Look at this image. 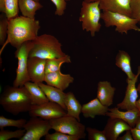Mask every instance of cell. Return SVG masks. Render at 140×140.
<instances>
[{
  "label": "cell",
  "instance_id": "1",
  "mask_svg": "<svg viewBox=\"0 0 140 140\" xmlns=\"http://www.w3.org/2000/svg\"><path fill=\"white\" fill-rule=\"evenodd\" d=\"M40 26L38 20L23 16L8 20L7 38L0 50V53L9 43L17 49L24 42L32 41L38 36Z\"/></svg>",
  "mask_w": 140,
  "mask_h": 140
},
{
  "label": "cell",
  "instance_id": "2",
  "mask_svg": "<svg viewBox=\"0 0 140 140\" xmlns=\"http://www.w3.org/2000/svg\"><path fill=\"white\" fill-rule=\"evenodd\" d=\"M0 104L5 110L14 115L29 112L32 105L30 94L24 86L5 87L0 96Z\"/></svg>",
  "mask_w": 140,
  "mask_h": 140
},
{
  "label": "cell",
  "instance_id": "3",
  "mask_svg": "<svg viewBox=\"0 0 140 140\" xmlns=\"http://www.w3.org/2000/svg\"><path fill=\"white\" fill-rule=\"evenodd\" d=\"M32 41L33 45L28 57H37L46 59L60 58L66 55L62 50L61 43L52 35L43 34Z\"/></svg>",
  "mask_w": 140,
  "mask_h": 140
},
{
  "label": "cell",
  "instance_id": "4",
  "mask_svg": "<svg viewBox=\"0 0 140 140\" xmlns=\"http://www.w3.org/2000/svg\"><path fill=\"white\" fill-rule=\"evenodd\" d=\"M99 3V1L90 3L83 1L81 9L79 20L82 23V29L89 32L92 37L100 31L101 26L99 21L101 15Z\"/></svg>",
  "mask_w": 140,
  "mask_h": 140
},
{
  "label": "cell",
  "instance_id": "5",
  "mask_svg": "<svg viewBox=\"0 0 140 140\" xmlns=\"http://www.w3.org/2000/svg\"><path fill=\"white\" fill-rule=\"evenodd\" d=\"M101 18L104 21L106 27L115 26V31L122 34H127L130 30L140 31V28L137 25L138 21L136 19L121 13L103 11Z\"/></svg>",
  "mask_w": 140,
  "mask_h": 140
},
{
  "label": "cell",
  "instance_id": "6",
  "mask_svg": "<svg viewBox=\"0 0 140 140\" xmlns=\"http://www.w3.org/2000/svg\"><path fill=\"white\" fill-rule=\"evenodd\" d=\"M49 121L51 129L56 132L76 136L80 139L85 138V125L74 117L66 115Z\"/></svg>",
  "mask_w": 140,
  "mask_h": 140
},
{
  "label": "cell",
  "instance_id": "7",
  "mask_svg": "<svg viewBox=\"0 0 140 140\" xmlns=\"http://www.w3.org/2000/svg\"><path fill=\"white\" fill-rule=\"evenodd\" d=\"M33 45L32 41L23 43L17 49L15 54L18 60L16 69V76L13 83V86L18 87L24 86L26 82L31 81L27 72V61L29 52Z\"/></svg>",
  "mask_w": 140,
  "mask_h": 140
},
{
  "label": "cell",
  "instance_id": "8",
  "mask_svg": "<svg viewBox=\"0 0 140 140\" xmlns=\"http://www.w3.org/2000/svg\"><path fill=\"white\" fill-rule=\"evenodd\" d=\"M23 128L26 132L19 140H39L51 129L49 120L36 116L31 117Z\"/></svg>",
  "mask_w": 140,
  "mask_h": 140
},
{
  "label": "cell",
  "instance_id": "9",
  "mask_svg": "<svg viewBox=\"0 0 140 140\" xmlns=\"http://www.w3.org/2000/svg\"><path fill=\"white\" fill-rule=\"evenodd\" d=\"M29 113L31 117H38L48 120L67 115L66 111L60 105L50 101L40 105H32Z\"/></svg>",
  "mask_w": 140,
  "mask_h": 140
},
{
  "label": "cell",
  "instance_id": "10",
  "mask_svg": "<svg viewBox=\"0 0 140 140\" xmlns=\"http://www.w3.org/2000/svg\"><path fill=\"white\" fill-rule=\"evenodd\" d=\"M140 74V66L138 67L137 73L132 79L127 78L126 81L128 85L126 88L125 95L123 101L117 104V107L121 109L138 110L136 105V102L138 97L137 90L136 87V83L138 78Z\"/></svg>",
  "mask_w": 140,
  "mask_h": 140
},
{
  "label": "cell",
  "instance_id": "11",
  "mask_svg": "<svg viewBox=\"0 0 140 140\" xmlns=\"http://www.w3.org/2000/svg\"><path fill=\"white\" fill-rule=\"evenodd\" d=\"M46 59L37 57H28L27 72L31 81L36 83L44 81Z\"/></svg>",
  "mask_w": 140,
  "mask_h": 140
},
{
  "label": "cell",
  "instance_id": "12",
  "mask_svg": "<svg viewBox=\"0 0 140 140\" xmlns=\"http://www.w3.org/2000/svg\"><path fill=\"white\" fill-rule=\"evenodd\" d=\"M99 7L103 11L121 13L131 17V0H99Z\"/></svg>",
  "mask_w": 140,
  "mask_h": 140
},
{
  "label": "cell",
  "instance_id": "13",
  "mask_svg": "<svg viewBox=\"0 0 140 140\" xmlns=\"http://www.w3.org/2000/svg\"><path fill=\"white\" fill-rule=\"evenodd\" d=\"M131 128L122 120L109 117L103 130L107 140H116L120 134Z\"/></svg>",
  "mask_w": 140,
  "mask_h": 140
},
{
  "label": "cell",
  "instance_id": "14",
  "mask_svg": "<svg viewBox=\"0 0 140 140\" xmlns=\"http://www.w3.org/2000/svg\"><path fill=\"white\" fill-rule=\"evenodd\" d=\"M74 80L70 74H63L60 70L45 74L44 81L47 85L63 91L68 87L70 84L73 83Z\"/></svg>",
  "mask_w": 140,
  "mask_h": 140
},
{
  "label": "cell",
  "instance_id": "15",
  "mask_svg": "<svg viewBox=\"0 0 140 140\" xmlns=\"http://www.w3.org/2000/svg\"><path fill=\"white\" fill-rule=\"evenodd\" d=\"M108 107L103 105L96 97L82 106L81 113L86 118H94L97 115L105 116Z\"/></svg>",
  "mask_w": 140,
  "mask_h": 140
},
{
  "label": "cell",
  "instance_id": "16",
  "mask_svg": "<svg viewBox=\"0 0 140 140\" xmlns=\"http://www.w3.org/2000/svg\"><path fill=\"white\" fill-rule=\"evenodd\" d=\"M115 90L110 82L100 81L98 84L97 97L103 105L110 106L113 104Z\"/></svg>",
  "mask_w": 140,
  "mask_h": 140
},
{
  "label": "cell",
  "instance_id": "17",
  "mask_svg": "<svg viewBox=\"0 0 140 140\" xmlns=\"http://www.w3.org/2000/svg\"><path fill=\"white\" fill-rule=\"evenodd\" d=\"M106 115L112 118H118L127 123L131 128L135 127L139 117L138 110H127L125 112L120 111L117 107L108 108Z\"/></svg>",
  "mask_w": 140,
  "mask_h": 140
},
{
  "label": "cell",
  "instance_id": "18",
  "mask_svg": "<svg viewBox=\"0 0 140 140\" xmlns=\"http://www.w3.org/2000/svg\"><path fill=\"white\" fill-rule=\"evenodd\" d=\"M38 83L50 101L58 103L66 111L64 102L66 93L59 89L44 84L42 82H39Z\"/></svg>",
  "mask_w": 140,
  "mask_h": 140
},
{
  "label": "cell",
  "instance_id": "19",
  "mask_svg": "<svg viewBox=\"0 0 140 140\" xmlns=\"http://www.w3.org/2000/svg\"><path fill=\"white\" fill-rule=\"evenodd\" d=\"M64 102L66 109L67 115L74 117L80 122V114L81 112L82 106L72 92H69L66 93Z\"/></svg>",
  "mask_w": 140,
  "mask_h": 140
},
{
  "label": "cell",
  "instance_id": "20",
  "mask_svg": "<svg viewBox=\"0 0 140 140\" xmlns=\"http://www.w3.org/2000/svg\"><path fill=\"white\" fill-rule=\"evenodd\" d=\"M24 86L30 94L32 105H40L49 101L38 83L29 81Z\"/></svg>",
  "mask_w": 140,
  "mask_h": 140
},
{
  "label": "cell",
  "instance_id": "21",
  "mask_svg": "<svg viewBox=\"0 0 140 140\" xmlns=\"http://www.w3.org/2000/svg\"><path fill=\"white\" fill-rule=\"evenodd\" d=\"M18 6L23 16L32 19H35L36 12L43 7L33 0H19Z\"/></svg>",
  "mask_w": 140,
  "mask_h": 140
},
{
  "label": "cell",
  "instance_id": "22",
  "mask_svg": "<svg viewBox=\"0 0 140 140\" xmlns=\"http://www.w3.org/2000/svg\"><path fill=\"white\" fill-rule=\"evenodd\" d=\"M131 58L129 54L125 51L119 50L116 58V65L128 76V78L132 79L135 76L132 73L130 65Z\"/></svg>",
  "mask_w": 140,
  "mask_h": 140
},
{
  "label": "cell",
  "instance_id": "23",
  "mask_svg": "<svg viewBox=\"0 0 140 140\" xmlns=\"http://www.w3.org/2000/svg\"><path fill=\"white\" fill-rule=\"evenodd\" d=\"M71 62L70 57L68 55L60 58L46 59L45 68V73L59 70L63 63Z\"/></svg>",
  "mask_w": 140,
  "mask_h": 140
},
{
  "label": "cell",
  "instance_id": "24",
  "mask_svg": "<svg viewBox=\"0 0 140 140\" xmlns=\"http://www.w3.org/2000/svg\"><path fill=\"white\" fill-rule=\"evenodd\" d=\"M19 0H5V13L8 20L18 16Z\"/></svg>",
  "mask_w": 140,
  "mask_h": 140
},
{
  "label": "cell",
  "instance_id": "25",
  "mask_svg": "<svg viewBox=\"0 0 140 140\" xmlns=\"http://www.w3.org/2000/svg\"><path fill=\"white\" fill-rule=\"evenodd\" d=\"M24 119L20 118L17 120L7 118L3 116H0V128L4 129L6 127H14L19 129L23 128L27 122Z\"/></svg>",
  "mask_w": 140,
  "mask_h": 140
},
{
  "label": "cell",
  "instance_id": "26",
  "mask_svg": "<svg viewBox=\"0 0 140 140\" xmlns=\"http://www.w3.org/2000/svg\"><path fill=\"white\" fill-rule=\"evenodd\" d=\"M26 132L25 129H19L14 131L1 129L0 140H8L12 138L20 139L24 135Z\"/></svg>",
  "mask_w": 140,
  "mask_h": 140
},
{
  "label": "cell",
  "instance_id": "27",
  "mask_svg": "<svg viewBox=\"0 0 140 140\" xmlns=\"http://www.w3.org/2000/svg\"><path fill=\"white\" fill-rule=\"evenodd\" d=\"M8 20L5 13L0 15V45H3L5 41L7 35Z\"/></svg>",
  "mask_w": 140,
  "mask_h": 140
},
{
  "label": "cell",
  "instance_id": "28",
  "mask_svg": "<svg viewBox=\"0 0 140 140\" xmlns=\"http://www.w3.org/2000/svg\"><path fill=\"white\" fill-rule=\"evenodd\" d=\"M46 140H79V138L75 136L56 132L52 134L48 133L45 136Z\"/></svg>",
  "mask_w": 140,
  "mask_h": 140
},
{
  "label": "cell",
  "instance_id": "29",
  "mask_svg": "<svg viewBox=\"0 0 140 140\" xmlns=\"http://www.w3.org/2000/svg\"><path fill=\"white\" fill-rule=\"evenodd\" d=\"M86 130L88 134V139L89 140H107L104 132L95 128L87 127Z\"/></svg>",
  "mask_w": 140,
  "mask_h": 140
},
{
  "label": "cell",
  "instance_id": "30",
  "mask_svg": "<svg viewBox=\"0 0 140 140\" xmlns=\"http://www.w3.org/2000/svg\"><path fill=\"white\" fill-rule=\"evenodd\" d=\"M130 5L131 17L136 19L140 24V0H131Z\"/></svg>",
  "mask_w": 140,
  "mask_h": 140
},
{
  "label": "cell",
  "instance_id": "31",
  "mask_svg": "<svg viewBox=\"0 0 140 140\" xmlns=\"http://www.w3.org/2000/svg\"><path fill=\"white\" fill-rule=\"evenodd\" d=\"M56 7L55 14L59 16H61L64 13L66 9V2L65 0H51Z\"/></svg>",
  "mask_w": 140,
  "mask_h": 140
},
{
  "label": "cell",
  "instance_id": "32",
  "mask_svg": "<svg viewBox=\"0 0 140 140\" xmlns=\"http://www.w3.org/2000/svg\"><path fill=\"white\" fill-rule=\"evenodd\" d=\"M132 138L134 140H140V130L134 127L130 130Z\"/></svg>",
  "mask_w": 140,
  "mask_h": 140
},
{
  "label": "cell",
  "instance_id": "33",
  "mask_svg": "<svg viewBox=\"0 0 140 140\" xmlns=\"http://www.w3.org/2000/svg\"><path fill=\"white\" fill-rule=\"evenodd\" d=\"M118 140H133L130 130L126 131V133L123 136L118 137Z\"/></svg>",
  "mask_w": 140,
  "mask_h": 140
},
{
  "label": "cell",
  "instance_id": "34",
  "mask_svg": "<svg viewBox=\"0 0 140 140\" xmlns=\"http://www.w3.org/2000/svg\"><path fill=\"white\" fill-rule=\"evenodd\" d=\"M5 0H0V11L5 13Z\"/></svg>",
  "mask_w": 140,
  "mask_h": 140
},
{
  "label": "cell",
  "instance_id": "35",
  "mask_svg": "<svg viewBox=\"0 0 140 140\" xmlns=\"http://www.w3.org/2000/svg\"><path fill=\"white\" fill-rule=\"evenodd\" d=\"M136 105L138 111L139 116H140V98L138 100L136 101Z\"/></svg>",
  "mask_w": 140,
  "mask_h": 140
},
{
  "label": "cell",
  "instance_id": "36",
  "mask_svg": "<svg viewBox=\"0 0 140 140\" xmlns=\"http://www.w3.org/2000/svg\"><path fill=\"white\" fill-rule=\"evenodd\" d=\"M135 127L140 130V116L138 118Z\"/></svg>",
  "mask_w": 140,
  "mask_h": 140
},
{
  "label": "cell",
  "instance_id": "37",
  "mask_svg": "<svg viewBox=\"0 0 140 140\" xmlns=\"http://www.w3.org/2000/svg\"><path fill=\"white\" fill-rule=\"evenodd\" d=\"M99 0H83V1L87 3H90L97 1Z\"/></svg>",
  "mask_w": 140,
  "mask_h": 140
},
{
  "label": "cell",
  "instance_id": "38",
  "mask_svg": "<svg viewBox=\"0 0 140 140\" xmlns=\"http://www.w3.org/2000/svg\"><path fill=\"white\" fill-rule=\"evenodd\" d=\"M137 91L139 92L140 95V83L138 85L137 88Z\"/></svg>",
  "mask_w": 140,
  "mask_h": 140
},
{
  "label": "cell",
  "instance_id": "39",
  "mask_svg": "<svg viewBox=\"0 0 140 140\" xmlns=\"http://www.w3.org/2000/svg\"><path fill=\"white\" fill-rule=\"evenodd\" d=\"M34 0V1H35L37 2H39V1H40V0Z\"/></svg>",
  "mask_w": 140,
  "mask_h": 140
},
{
  "label": "cell",
  "instance_id": "40",
  "mask_svg": "<svg viewBox=\"0 0 140 140\" xmlns=\"http://www.w3.org/2000/svg\"><path fill=\"white\" fill-rule=\"evenodd\" d=\"M66 1H70L71 0H65Z\"/></svg>",
  "mask_w": 140,
  "mask_h": 140
}]
</instances>
